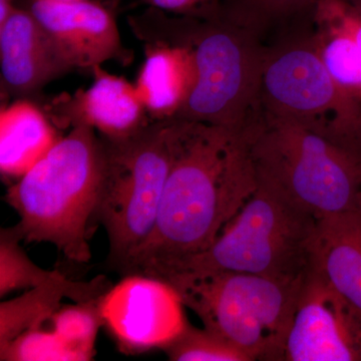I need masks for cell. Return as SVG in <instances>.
<instances>
[{
    "label": "cell",
    "instance_id": "6da1fadb",
    "mask_svg": "<svg viewBox=\"0 0 361 361\" xmlns=\"http://www.w3.org/2000/svg\"><path fill=\"white\" fill-rule=\"evenodd\" d=\"M174 121V157L153 231L118 271L146 275L201 253L257 189L247 130Z\"/></svg>",
    "mask_w": 361,
    "mask_h": 361
},
{
    "label": "cell",
    "instance_id": "7a4b0ae2",
    "mask_svg": "<svg viewBox=\"0 0 361 361\" xmlns=\"http://www.w3.org/2000/svg\"><path fill=\"white\" fill-rule=\"evenodd\" d=\"M103 169L96 130L73 126L7 190L4 200L20 217L16 226L23 241L49 243L71 262H89Z\"/></svg>",
    "mask_w": 361,
    "mask_h": 361
},
{
    "label": "cell",
    "instance_id": "3957f363",
    "mask_svg": "<svg viewBox=\"0 0 361 361\" xmlns=\"http://www.w3.org/2000/svg\"><path fill=\"white\" fill-rule=\"evenodd\" d=\"M324 120L261 111L247 129L257 184L318 220L353 212L361 192V164L327 135Z\"/></svg>",
    "mask_w": 361,
    "mask_h": 361
},
{
    "label": "cell",
    "instance_id": "277c9868",
    "mask_svg": "<svg viewBox=\"0 0 361 361\" xmlns=\"http://www.w3.org/2000/svg\"><path fill=\"white\" fill-rule=\"evenodd\" d=\"M319 221L269 188L257 184L212 245L145 276L161 279L171 273L233 271L275 279H301L312 268Z\"/></svg>",
    "mask_w": 361,
    "mask_h": 361
},
{
    "label": "cell",
    "instance_id": "5b68a950",
    "mask_svg": "<svg viewBox=\"0 0 361 361\" xmlns=\"http://www.w3.org/2000/svg\"><path fill=\"white\" fill-rule=\"evenodd\" d=\"M306 276L281 280L218 271L171 273L159 280L174 288L205 329L222 336L250 361L284 360L285 342Z\"/></svg>",
    "mask_w": 361,
    "mask_h": 361
},
{
    "label": "cell",
    "instance_id": "8992f818",
    "mask_svg": "<svg viewBox=\"0 0 361 361\" xmlns=\"http://www.w3.org/2000/svg\"><path fill=\"white\" fill-rule=\"evenodd\" d=\"M101 139L103 179L94 223L106 230L108 263L118 271L153 231L174 157V121Z\"/></svg>",
    "mask_w": 361,
    "mask_h": 361
},
{
    "label": "cell",
    "instance_id": "52a82bcc",
    "mask_svg": "<svg viewBox=\"0 0 361 361\" xmlns=\"http://www.w3.org/2000/svg\"><path fill=\"white\" fill-rule=\"evenodd\" d=\"M180 42L194 51L195 82L173 120L246 130L261 113L260 82L266 47L219 16H183Z\"/></svg>",
    "mask_w": 361,
    "mask_h": 361
},
{
    "label": "cell",
    "instance_id": "ba28073f",
    "mask_svg": "<svg viewBox=\"0 0 361 361\" xmlns=\"http://www.w3.org/2000/svg\"><path fill=\"white\" fill-rule=\"evenodd\" d=\"M313 35L287 37L266 47L261 111L299 121L345 118L360 113V102L344 96L330 77Z\"/></svg>",
    "mask_w": 361,
    "mask_h": 361
},
{
    "label": "cell",
    "instance_id": "9c48e42d",
    "mask_svg": "<svg viewBox=\"0 0 361 361\" xmlns=\"http://www.w3.org/2000/svg\"><path fill=\"white\" fill-rule=\"evenodd\" d=\"M184 304L166 282L127 275L101 300L104 325L126 353L167 348L186 329Z\"/></svg>",
    "mask_w": 361,
    "mask_h": 361
},
{
    "label": "cell",
    "instance_id": "30bf717a",
    "mask_svg": "<svg viewBox=\"0 0 361 361\" xmlns=\"http://www.w3.org/2000/svg\"><path fill=\"white\" fill-rule=\"evenodd\" d=\"M284 360H361L360 323L313 267L301 287Z\"/></svg>",
    "mask_w": 361,
    "mask_h": 361
},
{
    "label": "cell",
    "instance_id": "8fae6325",
    "mask_svg": "<svg viewBox=\"0 0 361 361\" xmlns=\"http://www.w3.org/2000/svg\"><path fill=\"white\" fill-rule=\"evenodd\" d=\"M30 11L71 68L92 70L111 59H125L115 18L101 4L89 0H33Z\"/></svg>",
    "mask_w": 361,
    "mask_h": 361
},
{
    "label": "cell",
    "instance_id": "7c38bea8",
    "mask_svg": "<svg viewBox=\"0 0 361 361\" xmlns=\"http://www.w3.org/2000/svg\"><path fill=\"white\" fill-rule=\"evenodd\" d=\"M0 68L7 89L27 94L71 68L32 13L14 8L0 25Z\"/></svg>",
    "mask_w": 361,
    "mask_h": 361
},
{
    "label": "cell",
    "instance_id": "4fadbf2b",
    "mask_svg": "<svg viewBox=\"0 0 361 361\" xmlns=\"http://www.w3.org/2000/svg\"><path fill=\"white\" fill-rule=\"evenodd\" d=\"M312 267L361 326V220L355 212L319 221Z\"/></svg>",
    "mask_w": 361,
    "mask_h": 361
},
{
    "label": "cell",
    "instance_id": "5bb4252c",
    "mask_svg": "<svg viewBox=\"0 0 361 361\" xmlns=\"http://www.w3.org/2000/svg\"><path fill=\"white\" fill-rule=\"evenodd\" d=\"M94 80L85 92L71 99V122L99 130L103 137L118 139L135 134L149 125L135 85L111 75L101 66L92 68Z\"/></svg>",
    "mask_w": 361,
    "mask_h": 361
},
{
    "label": "cell",
    "instance_id": "9a60e30c",
    "mask_svg": "<svg viewBox=\"0 0 361 361\" xmlns=\"http://www.w3.org/2000/svg\"><path fill=\"white\" fill-rule=\"evenodd\" d=\"M195 75L194 51L187 42L149 47L135 85L147 113L156 122L175 118L191 92Z\"/></svg>",
    "mask_w": 361,
    "mask_h": 361
},
{
    "label": "cell",
    "instance_id": "2e32d148",
    "mask_svg": "<svg viewBox=\"0 0 361 361\" xmlns=\"http://www.w3.org/2000/svg\"><path fill=\"white\" fill-rule=\"evenodd\" d=\"M111 285L106 278L75 281L63 276L27 289L25 293L0 303V349L21 334L44 329V324L61 308L63 299L75 303L103 297Z\"/></svg>",
    "mask_w": 361,
    "mask_h": 361
},
{
    "label": "cell",
    "instance_id": "e0dca14e",
    "mask_svg": "<svg viewBox=\"0 0 361 361\" xmlns=\"http://www.w3.org/2000/svg\"><path fill=\"white\" fill-rule=\"evenodd\" d=\"M61 137L35 104L16 101L0 113V172L6 180L20 179Z\"/></svg>",
    "mask_w": 361,
    "mask_h": 361
},
{
    "label": "cell",
    "instance_id": "ac0fdd59",
    "mask_svg": "<svg viewBox=\"0 0 361 361\" xmlns=\"http://www.w3.org/2000/svg\"><path fill=\"white\" fill-rule=\"evenodd\" d=\"M319 0H219L216 16L243 28L265 47L314 32Z\"/></svg>",
    "mask_w": 361,
    "mask_h": 361
},
{
    "label": "cell",
    "instance_id": "d6986e66",
    "mask_svg": "<svg viewBox=\"0 0 361 361\" xmlns=\"http://www.w3.org/2000/svg\"><path fill=\"white\" fill-rule=\"evenodd\" d=\"M313 39L323 65L348 99L361 103V51L342 20L341 0H319Z\"/></svg>",
    "mask_w": 361,
    "mask_h": 361
},
{
    "label": "cell",
    "instance_id": "ffe728a7",
    "mask_svg": "<svg viewBox=\"0 0 361 361\" xmlns=\"http://www.w3.org/2000/svg\"><path fill=\"white\" fill-rule=\"evenodd\" d=\"M23 236L16 226L0 231V296L35 288L63 276L59 270H45L28 257L20 246Z\"/></svg>",
    "mask_w": 361,
    "mask_h": 361
},
{
    "label": "cell",
    "instance_id": "44dd1931",
    "mask_svg": "<svg viewBox=\"0 0 361 361\" xmlns=\"http://www.w3.org/2000/svg\"><path fill=\"white\" fill-rule=\"evenodd\" d=\"M101 298L61 306L52 316L51 329L75 353L78 360H92L99 326L104 325Z\"/></svg>",
    "mask_w": 361,
    "mask_h": 361
},
{
    "label": "cell",
    "instance_id": "7402d4cb",
    "mask_svg": "<svg viewBox=\"0 0 361 361\" xmlns=\"http://www.w3.org/2000/svg\"><path fill=\"white\" fill-rule=\"evenodd\" d=\"M163 350L173 361H250L222 336L190 324Z\"/></svg>",
    "mask_w": 361,
    "mask_h": 361
},
{
    "label": "cell",
    "instance_id": "603a6c76",
    "mask_svg": "<svg viewBox=\"0 0 361 361\" xmlns=\"http://www.w3.org/2000/svg\"><path fill=\"white\" fill-rule=\"evenodd\" d=\"M0 360H78L75 353L51 329L32 330L0 349Z\"/></svg>",
    "mask_w": 361,
    "mask_h": 361
},
{
    "label": "cell",
    "instance_id": "cb8c5ba5",
    "mask_svg": "<svg viewBox=\"0 0 361 361\" xmlns=\"http://www.w3.org/2000/svg\"><path fill=\"white\" fill-rule=\"evenodd\" d=\"M329 137L361 164V113L348 118H330L324 123Z\"/></svg>",
    "mask_w": 361,
    "mask_h": 361
},
{
    "label": "cell",
    "instance_id": "d4e9b609",
    "mask_svg": "<svg viewBox=\"0 0 361 361\" xmlns=\"http://www.w3.org/2000/svg\"><path fill=\"white\" fill-rule=\"evenodd\" d=\"M145 4L185 16L207 18L215 13L219 0H142Z\"/></svg>",
    "mask_w": 361,
    "mask_h": 361
},
{
    "label": "cell",
    "instance_id": "484cf974",
    "mask_svg": "<svg viewBox=\"0 0 361 361\" xmlns=\"http://www.w3.org/2000/svg\"><path fill=\"white\" fill-rule=\"evenodd\" d=\"M14 11V7L9 4V0H0V25L6 23Z\"/></svg>",
    "mask_w": 361,
    "mask_h": 361
},
{
    "label": "cell",
    "instance_id": "4316f807",
    "mask_svg": "<svg viewBox=\"0 0 361 361\" xmlns=\"http://www.w3.org/2000/svg\"><path fill=\"white\" fill-rule=\"evenodd\" d=\"M344 1L361 14V0H344Z\"/></svg>",
    "mask_w": 361,
    "mask_h": 361
},
{
    "label": "cell",
    "instance_id": "83f0119b",
    "mask_svg": "<svg viewBox=\"0 0 361 361\" xmlns=\"http://www.w3.org/2000/svg\"><path fill=\"white\" fill-rule=\"evenodd\" d=\"M353 212H355L361 220V192L360 197H358L357 203H356L355 209V211H353Z\"/></svg>",
    "mask_w": 361,
    "mask_h": 361
},
{
    "label": "cell",
    "instance_id": "f1b7e54d",
    "mask_svg": "<svg viewBox=\"0 0 361 361\" xmlns=\"http://www.w3.org/2000/svg\"><path fill=\"white\" fill-rule=\"evenodd\" d=\"M56 1H78V0H56Z\"/></svg>",
    "mask_w": 361,
    "mask_h": 361
}]
</instances>
